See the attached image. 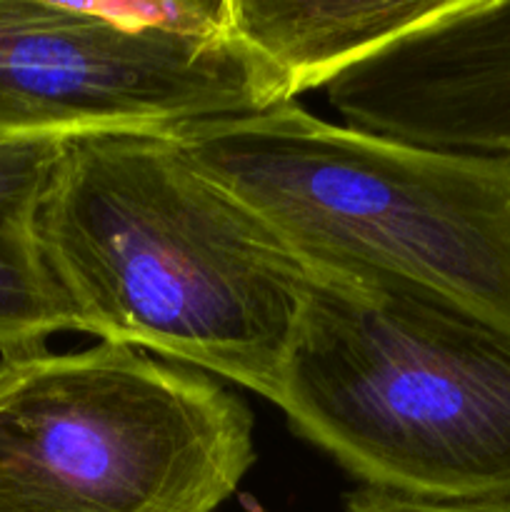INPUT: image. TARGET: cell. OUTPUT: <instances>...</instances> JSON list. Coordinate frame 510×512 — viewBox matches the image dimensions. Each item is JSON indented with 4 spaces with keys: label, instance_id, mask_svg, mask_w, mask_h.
Here are the masks:
<instances>
[{
    "label": "cell",
    "instance_id": "5",
    "mask_svg": "<svg viewBox=\"0 0 510 512\" xmlns=\"http://www.w3.org/2000/svg\"><path fill=\"white\" fill-rule=\"evenodd\" d=\"M290 103L235 38L128 33L75 0H0V133H173Z\"/></svg>",
    "mask_w": 510,
    "mask_h": 512
},
{
    "label": "cell",
    "instance_id": "1",
    "mask_svg": "<svg viewBox=\"0 0 510 512\" xmlns=\"http://www.w3.org/2000/svg\"><path fill=\"white\" fill-rule=\"evenodd\" d=\"M38 238L85 335L273 403L310 270L168 133L65 138Z\"/></svg>",
    "mask_w": 510,
    "mask_h": 512
},
{
    "label": "cell",
    "instance_id": "10",
    "mask_svg": "<svg viewBox=\"0 0 510 512\" xmlns=\"http://www.w3.org/2000/svg\"><path fill=\"white\" fill-rule=\"evenodd\" d=\"M245 508H248V512H265L253 498H245Z\"/></svg>",
    "mask_w": 510,
    "mask_h": 512
},
{
    "label": "cell",
    "instance_id": "9",
    "mask_svg": "<svg viewBox=\"0 0 510 512\" xmlns=\"http://www.w3.org/2000/svg\"><path fill=\"white\" fill-rule=\"evenodd\" d=\"M343 512H510V500H420L355 488L343 495Z\"/></svg>",
    "mask_w": 510,
    "mask_h": 512
},
{
    "label": "cell",
    "instance_id": "2",
    "mask_svg": "<svg viewBox=\"0 0 510 512\" xmlns=\"http://www.w3.org/2000/svg\"><path fill=\"white\" fill-rule=\"evenodd\" d=\"M168 135L308 270L393 280L510 335V158L400 143L298 100Z\"/></svg>",
    "mask_w": 510,
    "mask_h": 512
},
{
    "label": "cell",
    "instance_id": "4",
    "mask_svg": "<svg viewBox=\"0 0 510 512\" xmlns=\"http://www.w3.org/2000/svg\"><path fill=\"white\" fill-rule=\"evenodd\" d=\"M258 460L228 383L118 343L0 360V512H215Z\"/></svg>",
    "mask_w": 510,
    "mask_h": 512
},
{
    "label": "cell",
    "instance_id": "6",
    "mask_svg": "<svg viewBox=\"0 0 510 512\" xmlns=\"http://www.w3.org/2000/svg\"><path fill=\"white\" fill-rule=\"evenodd\" d=\"M325 95L350 128L510 158V0H448L330 80Z\"/></svg>",
    "mask_w": 510,
    "mask_h": 512
},
{
    "label": "cell",
    "instance_id": "7",
    "mask_svg": "<svg viewBox=\"0 0 510 512\" xmlns=\"http://www.w3.org/2000/svg\"><path fill=\"white\" fill-rule=\"evenodd\" d=\"M448 0H225L230 35L278 78L285 98L328 88L343 70L425 23Z\"/></svg>",
    "mask_w": 510,
    "mask_h": 512
},
{
    "label": "cell",
    "instance_id": "8",
    "mask_svg": "<svg viewBox=\"0 0 510 512\" xmlns=\"http://www.w3.org/2000/svg\"><path fill=\"white\" fill-rule=\"evenodd\" d=\"M65 138L0 133V360L40 353L55 333H83L38 238V210Z\"/></svg>",
    "mask_w": 510,
    "mask_h": 512
},
{
    "label": "cell",
    "instance_id": "3",
    "mask_svg": "<svg viewBox=\"0 0 510 512\" xmlns=\"http://www.w3.org/2000/svg\"><path fill=\"white\" fill-rule=\"evenodd\" d=\"M273 405L360 488L510 500V335L433 295L310 270Z\"/></svg>",
    "mask_w": 510,
    "mask_h": 512
}]
</instances>
